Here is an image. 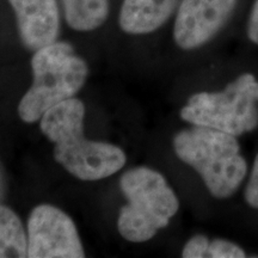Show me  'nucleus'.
I'll use <instances>...</instances> for the list:
<instances>
[{
  "label": "nucleus",
  "mask_w": 258,
  "mask_h": 258,
  "mask_svg": "<svg viewBox=\"0 0 258 258\" xmlns=\"http://www.w3.org/2000/svg\"><path fill=\"white\" fill-rule=\"evenodd\" d=\"M84 103L73 97L51 106L40 118L41 132L54 144V158L82 180L115 175L124 166L127 156L121 147L84 137Z\"/></svg>",
  "instance_id": "nucleus-1"
},
{
  "label": "nucleus",
  "mask_w": 258,
  "mask_h": 258,
  "mask_svg": "<svg viewBox=\"0 0 258 258\" xmlns=\"http://www.w3.org/2000/svg\"><path fill=\"white\" fill-rule=\"evenodd\" d=\"M172 144L178 159L201 176L214 198H231L243 184L247 163L234 135L192 124L178 132Z\"/></svg>",
  "instance_id": "nucleus-2"
},
{
  "label": "nucleus",
  "mask_w": 258,
  "mask_h": 258,
  "mask_svg": "<svg viewBox=\"0 0 258 258\" xmlns=\"http://www.w3.org/2000/svg\"><path fill=\"white\" fill-rule=\"evenodd\" d=\"M32 80L18 104L22 121L34 123L51 106L73 98L89 76L85 60L76 55L69 42L55 41L34 51Z\"/></svg>",
  "instance_id": "nucleus-3"
},
{
  "label": "nucleus",
  "mask_w": 258,
  "mask_h": 258,
  "mask_svg": "<svg viewBox=\"0 0 258 258\" xmlns=\"http://www.w3.org/2000/svg\"><path fill=\"white\" fill-rule=\"evenodd\" d=\"M120 188L128 203L121 208L118 232L125 240L144 243L170 224L179 209L176 192L158 171L146 166L122 175Z\"/></svg>",
  "instance_id": "nucleus-4"
},
{
  "label": "nucleus",
  "mask_w": 258,
  "mask_h": 258,
  "mask_svg": "<svg viewBox=\"0 0 258 258\" xmlns=\"http://www.w3.org/2000/svg\"><path fill=\"white\" fill-rule=\"evenodd\" d=\"M179 116L194 125H202L234 137L258 127V80L244 73L222 91L192 95L180 109Z\"/></svg>",
  "instance_id": "nucleus-5"
},
{
  "label": "nucleus",
  "mask_w": 258,
  "mask_h": 258,
  "mask_svg": "<svg viewBox=\"0 0 258 258\" xmlns=\"http://www.w3.org/2000/svg\"><path fill=\"white\" fill-rule=\"evenodd\" d=\"M28 257H85L72 219L51 205H40L32 209L28 219Z\"/></svg>",
  "instance_id": "nucleus-6"
},
{
  "label": "nucleus",
  "mask_w": 258,
  "mask_h": 258,
  "mask_svg": "<svg viewBox=\"0 0 258 258\" xmlns=\"http://www.w3.org/2000/svg\"><path fill=\"white\" fill-rule=\"evenodd\" d=\"M238 0H180L173 40L180 49L194 50L211 42L228 23Z\"/></svg>",
  "instance_id": "nucleus-7"
},
{
  "label": "nucleus",
  "mask_w": 258,
  "mask_h": 258,
  "mask_svg": "<svg viewBox=\"0 0 258 258\" xmlns=\"http://www.w3.org/2000/svg\"><path fill=\"white\" fill-rule=\"evenodd\" d=\"M14 9L19 36L32 51L53 43L60 32L61 18L56 0H8Z\"/></svg>",
  "instance_id": "nucleus-8"
},
{
  "label": "nucleus",
  "mask_w": 258,
  "mask_h": 258,
  "mask_svg": "<svg viewBox=\"0 0 258 258\" xmlns=\"http://www.w3.org/2000/svg\"><path fill=\"white\" fill-rule=\"evenodd\" d=\"M179 4L180 0H123L118 24L125 34H151L169 21Z\"/></svg>",
  "instance_id": "nucleus-9"
},
{
  "label": "nucleus",
  "mask_w": 258,
  "mask_h": 258,
  "mask_svg": "<svg viewBox=\"0 0 258 258\" xmlns=\"http://www.w3.org/2000/svg\"><path fill=\"white\" fill-rule=\"evenodd\" d=\"M66 23L76 31L102 27L109 16V0H61Z\"/></svg>",
  "instance_id": "nucleus-10"
},
{
  "label": "nucleus",
  "mask_w": 258,
  "mask_h": 258,
  "mask_svg": "<svg viewBox=\"0 0 258 258\" xmlns=\"http://www.w3.org/2000/svg\"><path fill=\"white\" fill-rule=\"evenodd\" d=\"M28 257V234L15 212L0 206V258Z\"/></svg>",
  "instance_id": "nucleus-11"
},
{
  "label": "nucleus",
  "mask_w": 258,
  "mask_h": 258,
  "mask_svg": "<svg viewBox=\"0 0 258 258\" xmlns=\"http://www.w3.org/2000/svg\"><path fill=\"white\" fill-rule=\"evenodd\" d=\"M246 252L238 244L226 239H208L205 258H244Z\"/></svg>",
  "instance_id": "nucleus-12"
},
{
  "label": "nucleus",
  "mask_w": 258,
  "mask_h": 258,
  "mask_svg": "<svg viewBox=\"0 0 258 258\" xmlns=\"http://www.w3.org/2000/svg\"><path fill=\"white\" fill-rule=\"evenodd\" d=\"M244 199L247 206L258 209V153L253 160L249 180L244 191Z\"/></svg>",
  "instance_id": "nucleus-13"
},
{
  "label": "nucleus",
  "mask_w": 258,
  "mask_h": 258,
  "mask_svg": "<svg viewBox=\"0 0 258 258\" xmlns=\"http://www.w3.org/2000/svg\"><path fill=\"white\" fill-rule=\"evenodd\" d=\"M246 34L249 40L258 46V0H254L251 8L246 24Z\"/></svg>",
  "instance_id": "nucleus-14"
}]
</instances>
